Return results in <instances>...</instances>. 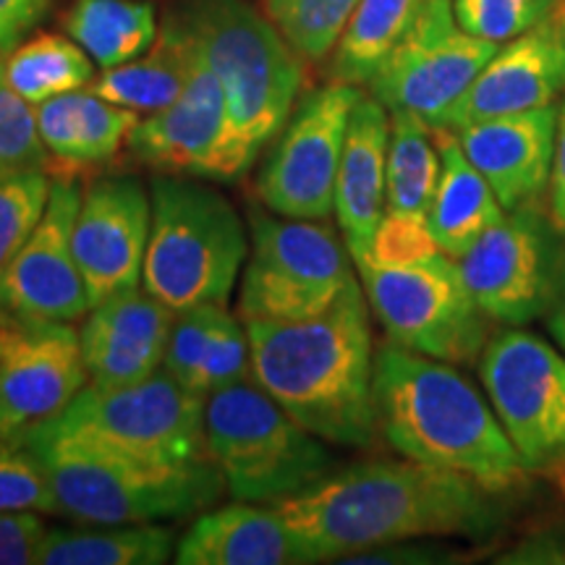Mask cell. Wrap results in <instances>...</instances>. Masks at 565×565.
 I'll return each mask as SVG.
<instances>
[{"mask_svg": "<svg viewBox=\"0 0 565 565\" xmlns=\"http://www.w3.org/2000/svg\"><path fill=\"white\" fill-rule=\"evenodd\" d=\"M273 508L286 521L301 563H345L366 550L424 536L484 540L508 519L500 492L404 456L330 471Z\"/></svg>", "mask_w": 565, "mask_h": 565, "instance_id": "6da1fadb", "label": "cell"}, {"mask_svg": "<svg viewBox=\"0 0 565 565\" xmlns=\"http://www.w3.org/2000/svg\"><path fill=\"white\" fill-rule=\"evenodd\" d=\"M257 385L307 433L341 448L374 443V349L370 301L353 280L333 307L309 320H249Z\"/></svg>", "mask_w": 565, "mask_h": 565, "instance_id": "7a4b0ae2", "label": "cell"}, {"mask_svg": "<svg viewBox=\"0 0 565 565\" xmlns=\"http://www.w3.org/2000/svg\"><path fill=\"white\" fill-rule=\"evenodd\" d=\"M377 429L398 456L475 479L508 494L529 469L508 440L490 398L450 362L385 345L374 353Z\"/></svg>", "mask_w": 565, "mask_h": 565, "instance_id": "3957f363", "label": "cell"}, {"mask_svg": "<svg viewBox=\"0 0 565 565\" xmlns=\"http://www.w3.org/2000/svg\"><path fill=\"white\" fill-rule=\"evenodd\" d=\"M173 17L225 92L231 179H242L299 103L301 55L244 0H183Z\"/></svg>", "mask_w": 565, "mask_h": 565, "instance_id": "277c9868", "label": "cell"}, {"mask_svg": "<svg viewBox=\"0 0 565 565\" xmlns=\"http://www.w3.org/2000/svg\"><path fill=\"white\" fill-rule=\"evenodd\" d=\"M51 477L58 513L87 524H160L204 513L221 500L223 471L210 454L147 463L32 429L21 437Z\"/></svg>", "mask_w": 565, "mask_h": 565, "instance_id": "5b68a950", "label": "cell"}, {"mask_svg": "<svg viewBox=\"0 0 565 565\" xmlns=\"http://www.w3.org/2000/svg\"><path fill=\"white\" fill-rule=\"evenodd\" d=\"M150 196L145 291L175 315L210 303L225 307L249 254L236 207L192 175L158 173Z\"/></svg>", "mask_w": 565, "mask_h": 565, "instance_id": "8992f818", "label": "cell"}, {"mask_svg": "<svg viewBox=\"0 0 565 565\" xmlns=\"http://www.w3.org/2000/svg\"><path fill=\"white\" fill-rule=\"evenodd\" d=\"M204 443L225 490L246 503H278L333 471L324 440L307 433L263 387L236 383L204 398Z\"/></svg>", "mask_w": 565, "mask_h": 565, "instance_id": "52a82bcc", "label": "cell"}, {"mask_svg": "<svg viewBox=\"0 0 565 565\" xmlns=\"http://www.w3.org/2000/svg\"><path fill=\"white\" fill-rule=\"evenodd\" d=\"M40 433L147 463H181L207 456L204 398L160 370L121 387L87 385Z\"/></svg>", "mask_w": 565, "mask_h": 565, "instance_id": "ba28073f", "label": "cell"}, {"mask_svg": "<svg viewBox=\"0 0 565 565\" xmlns=\"http://www.w3.org/2000/svg\"><path fill=\"white\" fill-rule=\"evenodd\" d=\"M353 265L391 343L450 364L479 362L492 320L471 296L454 257L437 252L408 265L372 259Z\"/></svg>", "mask_w": 565, "mask_h": 565, "instance_id": "9c48e42d", "label": "cell"}, {"mask_svg": "<svg viewBox=\"0 0 565 565\" xmlns=\"http://www.w3.org/2000/svg\"><path fill=\"white\" fill-rule=\"evenodd\" d=\"M252 249L238 315L244 322H294L322 315L356 280L345 242L322 221L249 212Z\"/></svg>", "mask_w": 565, "mask_h": 565, "instance_id": "30bf717a", "label": "cell"}, {"mask_svg": "<svg viewBox=\"0 0 565 565\" xmlns=\"http://www.w3.org/2000/svg\"><path fill=\"white\" fill-rule=\"evenodd\" d=\"M479 377L529 475L565 463V353L532 330L503 328L484 343Z\"/></svg>", "mask_w": 565, "mask_h": 565, "instance_id": "8fae6325", "label": "cell"}, {"mask_svg": "<svg viewBox=\"0 0 565 565\" xmlns=\"http://www.w3.org/2000/svg\"><path fill=\"white\" fill-rule=\"evenodd\" d=\"M565 254V233L542 204L505 210L479 242L456 259L482 312L505 328L542 320Z\"/></svg>", "mask_w": 565, "mask_h": 565, "instance_id": "7c38bea8", "label": "cell"}, {"mask_svg": "<svg viewBox=\"0 0 565 565\" xmlns=\"http://www.w3.org/2000/svg\"><path fill=\"white\" fill-rule=\"evenodd\" d=\"M359 97L356 84L333 79L296 103L257 175L267 210L296 221H324L335 210L338 168Z\"/></svg>", "mask_w": 565, "mask_h": 565, "instance_id": "4fadbf2b", "label": "cell"}, {"mask_svg": "<svg viewBox=\"0 0 565 565\" xmlns=\"http://www.w3.org/2000/svg\"><path fill=\"white\" fill-rule=\"evenodd\" d=\"M498 47L458 26L454 0H427L414 30L377 71L370 89L391 113H412L440 131Z\"/></svg>", "mask_w": 565, "mask_h": 565, "instance_id": "5bb4252c", "label": "cell"}, {"mask_svg": "<svg viewBox=\"0 0 565 565\" xmlns=\"http://www.w3.org/2000/svg\"><path fill=\"white\" fill-rule=\"evenodd\" d=\"M89 385L79 333L68 322L3 317L0 330V437L21 440L58 416Z\"/></svg>", "mask_w": 565, "mask_h": 565, "instance_id": "9a60e30c", "label": "cell"}, {"mask_svg": "<svg viewBox=\"0 0 565 565\" xmlns=\"http://www.w3.org/2000/svg\"><path fill=\"white\" fill-rule=\"evenodd\" d=\"M82 192L53 179L45 215L0 275V315L34 322H76L89 312V294L74 252Z\"/></svg>", "mask_w": 565, "mask_h": 565, "instance_id": "2e32d148", "label": "cell"}, {"mask_svg": "<svg viewBox=\"0 0 565 565\" xmlns=\"http://www.w3.org/2000/svg\"><path fill=\"white\" fill-rule=\"evenodd\" d=\"M126 147L134 162L158 173L233 181L225 92L196 45L192 76L179 100L150 113L147 118H139Z\"/></svg>", "mask_w": 565, "mask_h": 565, "instance_id": "e0dca14e", "label": "cell"}, {"mask_svg": "<svg viewBox=\"0 0 565 565\" xmlns=\"http://www.w3.org/2000/svg\"><path fill=\"white\" fill-rule=\"evenodd\" d=\"M152 225V196L134 175L95 179L82 194L74 252L89 303L139 288Z\"/></svg>", "mask_w": 565, "mask_h": 565, "instance_id": "ac0fdd59", "label": "cell"}, {"mask_svg": "<svg viewBox=\"0 0 565 565\" xmlns=\"http://www.w3.org/2000/svg\"><path fill=\"white\" fill-rule=\"evenodd\" d=\"M565 95V3L534 30L503 42L450 110L445 129L561 103Z\"/></svg>", "mask_w": 565, "mask_h": 565, "instance_id": "d6986e66", "label": "cell"}, {"mask_svg": "<svg viewBox=\"0 0 565 565\" xmlns=\"http://www.w3.org/2000/svg\"><path fill=\"white\" fill-rule=\"evenodd\" d=\"M557 105L484 118L456 131L466 158L484 175L505 210L542 204L557 139Z\"/></svg>", "mask_w": 565, "mask_h": 565, "instance_id": "ffe728a7", "label": "cell"}, {"mask_svg": "<svg viewBox=\"0 0 565 565\" xmlns=\"http://www.w3.org/2000/svg\"><path fill=\"white\" fill-rule=\"evenodd\" d=\"M173 322V309L139 288L95 303L79 330L89 385L121 387L152 377L166 359Z\"/></svg>", "mask_w": 565, "mask_h": 565, "instance_id": "44dd1931", "label": "cell"}, {"mask_svg": "<svg viewBox=\"0 0 565 565\" xmlns=\"http://www.w3.org/2000/svg\"><path fill=\"white\" fill-rule=\"evenodd\" d=\"M387 145L391 110L374 95H362L345 131L333 210L353 263L370 254L372 238L385 215Z\"/></svg>", "mask_w": 565, "mask_h": 565, "instance_id": "7402d4cb", "label": "cell"}, {"mask_svg": "<svg viewBox=\"0 0 565 565\" xmlns=\"http://www.w3.org/2000/svg\"><path fill=\"white\" fill-rule=\"evenodd\" d=\"M38 129L51 154L47 173L74 175L116 158L139 124V113L105 100L92 89H74L40 103Z\"/></svg>", "mask_w": 565, "mask_h": 565, "instance_id": "603a6c76", "label": "cell"}, {"mask_svg": "<svg viewBox=\"0 0 565 565\" xmlns=\"http://www.w3.org/2000/svg\"><path fill=\"white\" fill-rule=\"evenodd\" d=\"M179 565H291L301 563L294 536L275 508L236 503L202 513L175 545Z\"/></svg>", "mask_w": 565, "mask_h": 565, "instance_id": "cb8c5ba5", "label": "cell"}, {"mask_svg": "<svg viewBox=\"0 0 565 565\" xmlns=\"http://www.w3.org/2000/svg\"><path fill=\"white\" fill-rule=\"evenodd\" d=\"M435 137L443 168L427 212V225L440 252L461 259L505 215V207L475 162L466 158L456 131L440 129Z\"/></svg>", "mask_w": 565, "mask_h": 565, "instance_id": "d4e9b609", "label": "cell"}, {"mask_svg": "<svg viewBox=\"0 0 565 565\" xmlns=\"http://www.w3.org/2000/svg\"><path fill=\"white\" fill-rule=\"evenodd\" d=\"M194 66V42L179 19L168 17L154 45L139 58L103 68L92 92L137 113H158L181 97Z\"/></svg>", "mask_w": 565, "mask_h": 565, "instance_id": "484cf974", "label": "cell"}, {"mask_svg": "<svg viewBox=\"0 0 565 565\" xmlns=\"http://www.w3.org/2000/svg\"><path fill=\"white\" fill-rule=\"evenodd\" d=\"M175 536L160 524H95L47 529L34 565H162Z\"/></svg>", "mask_w": 565, "mask_h": 565, "instance_id": "4316f807", "label": "cell"}, {"mask_svg": "<svg viewBox=\"0 0 565 565\" xmlns=\"http://www.w3.org/2000/svg\"><path fill=\"white\" fill-rule=\"evenodd\" d=\"M427 0H359L333 51V79L370 87L404 45Z\"/></svg>", "mask_w": 565, "mask_h": 565, "instance_id": "83f0119b", "label": "cell"}, {"mask_svg": "<svg viewBox=\"0 0 565 565\" xmlns=\"http://www.w3.org/2000/svg\"><path fill=\"white\" fill-rule=\"evenodd\" d=\"M63 26L100 68L139 58L160 34L158 17L147 0H74Z\"/></svg>", "mask_w": 565, "mask_h": 565, "instance_id": "f1b7e54d", "label": "cell"}, {"mask_svg": "<svg viewBox=\"0 0 565 565\" xmlns=\"http://www.w3.org/2000/svg\"><path fill=\"white\" fill-rule=\"evenodd\" d=\"M440 147L435 131L412 113H391L387 145L385 210L427 217L437 181H440Z\"/></svg>", "mask_w": 565, "mask_h": 565, "instance_id": "f546056e", "label": "cell"}, {"mask_svg": "<svg viewBox=\"0 0 565 565\" xmlns=\"http://www.w3.org/2000/svg\"><path fill=\"white\" fill-rule=\"evenodd\" d=\"M6 79L38 108L51 97L82 89L92 82V58L79 42L63 34H38L19 42L3 58Z\"/></svg>", "mask_w": 565, "mask_h": 565, "instance_id": "4dcf8cb0", "label": "cell"}, {"mask_svg": "<svg viewBox=\"0 0 565 565\" xmlns=\"http://www.w3.org/2000/svg\"><path fill=\"white\" fill-rule=\"evenodd\" d=\"M359 0H265V17L301 58L322 61L335 51Z\"/></svg>", "mask_w": 565, "mask_h": 565, "instance_id": "1f68e13d", "label": "cell"}, {"mask_svg": "<svg viewBox=\"0 0 565 565\" xmlns=\"http://www.w3.org/2000/svg\"><path fill=\"white\" fill-rule=\"evenodd\" d=\"M51 186L45 168L0 166V275L45 215Z\"/></svg>", "mask_w": 565, "mask_h": 565, "instance_id": "d6a6232c", "label": "cell"}, {"mask_svg": "<svg viewBox=\"0 0 565 565\" xmlns=\"http://www.w3.org/2000/svg\"><path fill=\"white\" fill-rule=\"evenodd\" d=\"M565 0H454V13L463 32L503 45L555 13Z\"/></svg>", "mask_w": 565, "mask_h": 565, "instance_id": "836d02e7", "label": "cell"}, {"mask_svg": "<svg viewBox=\"0 0 565 565\" xmlns=\"http://www.w3.org/2000/svg\"><path fill=\"white\" fill-rule=\"evenodd\" d=\"M0 513H58L51 477L19 440L0 437Z\"/></svg>", "mask_w": 565, "mask_h": 565, "instance_id": "e575fe53", "label": "cell"}, {"mask_svg": "<svg viewBox=\"0 0 565 565\" xmlns=\"http://www.w3.org/2000/svg\"><path fill=\"white\" fill-rule=\"evenodd\" d=\"M225 312H228L225 307L210 303V307H196L189 309V312L175 315L166 359H162V370L171 374L175 383L186 387V391L196 393L204 359H207L212 338H215L217 324H221Z\"/></svg>", "mask_w": 565, "mask_h": 565, "instance_id": "d590c367", "label": "cell"}, {"mask_svg": "<svg viewBox=\"0 0 565 565\" xmlns=\"http://www.w3.org/2000/svg\"><path fill=\"white\" fill-rule=\"evenodd\" d=\"M3 58H0V166H26L47 171L51 154L42 145L38 110L6 79Z\"/></svg>", "mask_w": 565, "mask_h": 565, "instance_id": "8d00e7d4", "label": "cell"}, {"mask_svg": "<svg viewBox=\"0 0 565 565\" xmlns=\"http://www.w3.org/2000/svg\"><path fill=\"white\" fill-rule=\"evenodd\" d=\"M437 252H440V246L429 231L427 217L385 210L372 238L370 254L364 259L380 265H408L433 257Z\"/></svg>", "mask_w": 565, "mask_h": 565, "instance_id": "74e56055", "label": "cell"}, {"mask_svg": "<svg viewBox=\"0 0 565 565\" xmlns=\"http://www.w3.org/2000/svg\"><path fill=\"white\" fill-rule=\"evenodd\" d=\"M249 370V333H246L236 317L225 312L221 324H217L215 338H212L207 359H204L200 383H196V395L207 398V395L223 391V387L242 383L244 374Z\"/></svg>", "mask_w": 565, "mask_h": 565, "instance_id": "f35d334b", "label": "cell"}, {"mask_svg": "<svg viewBox=\"0 0 565 565\" xmlns=\"http://www.w3.org/2000/svg\"><path fill=\"white\" fill-rule=\"evenodd\" d=\"M45 532L34 513H0V565H32Z\"/></svg>", "mask_w": 565, "mask_h": 565, "instance_id": "ab89813d", "label": "cell"}, {"mask_svg": "<svg viewBox=\"0 0 565 565\" xmlns=\"http://www.w3.org/2000/svg\"><path fill=\"white\" fill-rule=\"evenodd\" d=\"M498 563L515 565H565V524L540 529L526 534L511 550L498 557Z\"/></svg>", "mask_w": 565, "mask_h": 565, "instance_id": "60d3db41", "label": "cell"}, {"mask_svg": "<svg viewBox=\"0 0 565 565\" xmlns=\"http://www.w3.org/2000/svg\"><path fill=\"white\" fill-rule=\"evenodd\" d=\"M53 0H0V47L11 53L51 11Z\"/></svg>", "mask_w": 565, "mask_h": 565, "instance_id": "b9f144b4", "label": "cell"}, {"mask_svg": "<svg viewBox=\"0 0 565 565\" xmlns=\"http://www.w3.org/2000/svg\"><path fill=\"white\" fill-rule=\"evenodd\" d=\"M547 212L557 228L565 233V95L561 105H557V139H555L553 175H550V189H547Z\"/></svg>", "mask_w": 565, "mask_h": 565, "instance_id": "7bdbcfd3", "label": "cell"}, {"mask_svg": "<svg viewBox=\"0 0 565 565\" xmlns=\"http://www.w3.org/2000/svg\"><path fill=\"white\" fill-rule=\"evenodd\" d=\"M542 320H545V324H547L550 338H553L557 349L565 353V254H563L561 270H557L553 299H550L547 312H545V317H542Z\"/></svg>", "mask_w": 565, "mask_h": 565, "instance_id": "ee69618b", "label": "cell"}, {"mask_svg": "<svg viewBox=\"0 0 565 565\" xmlns=\"http://www.w3.org/2000/svg\"><path fill=\"white\" fill-rule=\"evenodd\" d=\"M547 477L553 479L555 487H557V490H561V494H563V498H565V463L555 466L553 471H547Z\"/></svg>", "mask_w": 565, "mask_h": 565, "instance_id": "f6af8a7d", "label": "cell"}, {"mask_svg": "<svg viewBox=\"0 0 565 565\" xmlns=\"http://www.w3.org/2000/svg\"><path fill=\"white\" fill-rule=\"evenodd\" d=\"M0 330H3V315H0Z\"/></svg>", "mask_w": 565, "mask_h": 565, "instance_id": "bcb514c9", "label": "cell"}, {"mask_svg": "<svg viewBox=\"0 0 565 565\" xmlns=\"http://www.w3.org/2000/svg\"><path fill=\"white\" fill-rule=\"evenodd\" d=\"M3 55H6V53H3V47H0V58H3Z\"/></svg>", "mask_w": 565, "mask_h": 565, "instance_id": "7dc6e473", "label": "cell"}]
</instances>
